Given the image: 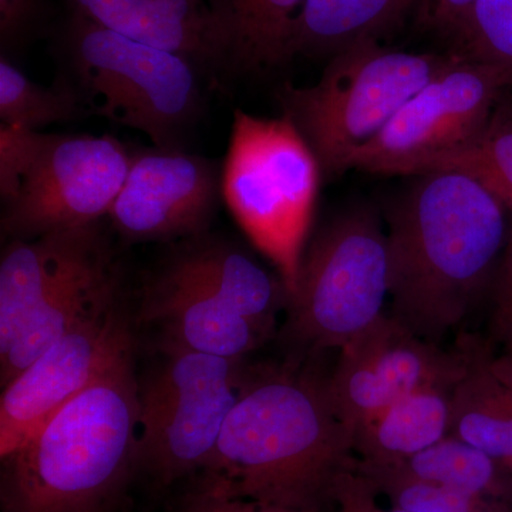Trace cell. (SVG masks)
<instances>
[{"label":"cell","mask_w":512,"mask_h":512,"mask_svg":"<svg viewBox=\"0 0 512 512\" xmlns=\"http://www.w3.org/2000/svg\"><path fill=\"white\" fill-rule=\"evenodd\" d=\"M355 431L328 380L289 366L245 376L201 487L271 507L322 512L356 470Z\"/></svg>","instance_id":"cell-1"},{"label":"cell","mask_w":512,"mask_h":512,"mask_svg":"<svg viewBox=\"0 0 512 512\" xmlns=\"http://www.w3.org/2000/svg\"><path fill=\"white\" fill-rule=\"evenodd\" d=\"M387 212L392 316L439 343L498 271L511 225L503 202L456 170L414 175Z\"/></svg>","instance_id":"cell-2"},{"label":"cell","mask_w":512,"mask_h":512,"mask_svg":"<svg viewBox=\"0 0 512 512\" xmlns=\"http://www.w3.org/2000/svg\"><path fill=\"white\" fill-rule=\"evenodd\" d=\"M131 355L2 458V512H109L137 467Z\"/></svg>","instance_id":"cell-3"},{"label":"cell","mask_w":512,"mask_h":512,"mask_svg":"<svg viewBox=\"0 0 512 512\" xmlns=\"http://www.w3.org/2000/svg\"><path fill=\"white\" fill-rule=\"evenodd\" d=\"M320 175L318 158L288 117L235 111L221 167L222 198L252 245L275 266L289 299L298 289Z\"/></svg>","instance_id":"cell-4"},{"label":"cell","mask_w":512,"mask_h":512,"mask_svg":"<svg viewBox=\"0 0 512 512\" xmlns=\"http://www.w3.org/2000/svg\"><path fill=\"white\" fill-rule=\"evenodd\" d=\"M131 153L110 136L46 134L0 124L2 229L32 239L107 217Z\"/></svg>","instance_id":"cell-5"},{"label":"cell","mask_w":512,"mask_h":512,"mask_svg":"<svg viewBox=\"0 0 512 512\" xmlns=\"http://www.w3.org/2000/svg\"><path fill=\"white\" fill-rule=\"evenodd\" d=\"M67 76L87 113L141 131L154 147L183 148L202 113L204 72L192 60L73 16Z\"/></svg>","instance_id":"cell-6"},{"label":"cell","mask_w":512,"mask_h":512,"mask_svg":"<svg viewBox=\"0 0 512 512\" xmlns=\"http://www.w3.org/2000/svg\"><path fill=\"white\" fill-rule=\"evenodd\" d=\"M450 56L390 50L379 42L350 46L330 57L318 82L286 83L276 93L282 113L308 141L322 174L350 170V161L373 140Z\"/></svg>","instance_id":"cell-7"},{"label":"cell","mask_w":512,"mask_h":512,"mask_svg":"<svg viewBox=\"0 0 512 512\" xmlns=\"http://www.w3.org/2000/svg\"><path fill=\"white\" fill-rule=\"evenodd\" d=\"M387 298L386 232L370 208H352L306 249L282 333L301 349L340 350L382 318Z\"/></svg>","instance_id":"cell-8"},{"label":"cell","mask_w":512,"mask_h":512,"mask_svg":"<svg viewBox=\"0 0 512 512\" xmlns=\"http://www.w3.org/2000/svg\"><path fill=\"white\" fill-rule=\"evenodd\" d=\"M164 362L138 384L137 467L168 487L207 466L237 403L242 359L163 348Z\"/></svg>","instance_id":"cell-9"},{"label":"cell","mask_w":512,"mask_h":512,"mask_svg":"<svg viewBox=\"0 0 512 512\" xmlns=\"http://www.w3.org/2000/svg\"><path fill=\"white\" fill-rule=\"evenodd\" d=\"M510 77L454 52L450 63L397 111L350 161V170L419 175L476 140L494 116Z\"/></svg>","instance_id":"cell-10"},{"label":"cell","mask_w":512,"mask_h":512,"mask_svg":"<svg viewBox=\"0 0 512 512\" xmlns=\"http://www.w3.org/2000/svg\"><path fill=\"white\" fill-rule=\"evenodd\" d=\"M470 342L457 352L420 338L392 315L340 349L328 379L330 399L340 419L355 431L390 404L424 387L454 390L470 366Z\"/></svg>","instance_id":"cell-11"},{"label":"cell","mask_w":512,"mask_h":512,"mask_svg":"<svg viewBox=\"0 0 512 512\" xmlns=\"http://www.w3.org/2000/svg\"><path fill=\"white\" fill-rule=\"evenodd\" d=\"M131 355L117 306L87 319L30 363L0 397V457H8L62 407Z\"/></svg>","instance_id":"cell-12"},{"label":"cell","mask_w":512,"mask_h":512,"mask_svg":"<svg viewBox=\"0 0 512 512\" xmlns=\"http://www.w3.org/2000/svg\"><path fill=\"white\" fill-rule=\"evenodd\" d=\"M222 198L221 168L183 148L131 153L123 187L109 211L128 242L174 241L205 234Z\"/></svg>","instance_id":"cell-13"},{"label":"cell","mask_w":512,"mask_h":512,"mask_svg":"<svg viewBox=\"0 0 512 512\" xmlns=\"http://www.w3.org/2000/svg\"><path fill=\"white\" fill-rule=\"evenodd\" d=\"M143 318L164 330L163 348L242 359L266 342L173 255L147 285Z\"/></svg>","instance_id":"cell-14"},{"label":"cell","mask_w":512,"mask_h":512,"mask_svg":"<svg viewBox=\"0 0 512 512\" xmlns=\"http://www.w3.org/2000/svg\"><path fill=\"white\" fill-rule=\"evenodd\" d=\"M73 16L192 60L208 80L227 73L224 45L205 0H70Z\"/></svg>","instance_id":"cell-15"},{"label":"cell","mask_w":512,"mask_h":512,"mask_svg":"<svg viewBox=\"0 0 512 512\" xmlns=\"http://www.w3.org/2000/svg\"><path fill=\"white\" fill-rule=\"evenodd\" d=\"M104 242L99 222L10 241L0 261V356L47 293Z\"/></svg>","instance_id":"cell-16"},{"label":"cell","mask_w":512,"mask_h":512,"mask_svg":"<svg viewBox=\"0 0 512 512\" xmlns=\"http://www.w3.org/2000/svg\"><path fill=\"white\" fill-rule=\"evenodd\" d=\"M119 274L109 244L77 266L33 309L15 342L0 356L2 387L87 319L116 305Z\"/></svg>","instance_id":"cell-17"},{"label":"cell","mask_w":512,"mask_h":512,"mask_svg":"<svg viewBox=\"0 0 512 512\" xmlns=\"http://www.w3.org/2000/svg\"><path fill=\"white\" fill-rule=\"evenodd\" d=\"M174 255L229 309L271 338L278 313L289 303L281 276L266 271L244 249L207 232L188 238Z\"/></svg>","instance_id":"cell-18"},{"label":"cell","mask_w":512,"mask_h":512,"mask_svg":"<svg viewBox=\"0 0 512 512\" xmlns=\"http://www.w3.org/2000/svg\"><path fill=\"white\" fill-rule=\"evenodd\" d=\"M220 32L227 73L276 69L292 59L296 20L306 0H205Z\"/></svg>","instance_id":"cell-19"},{"label":"cell","mask_w":512,"mask_h":512,"mask_svg":"<svg viewBox=\"0 0 512 512\" xmlns=\"http://www.w3.org/2000/svg\"><path fill=\"white\" fill-rule=\"evenodd\" d=\"M451 393L424 387L400 397L355 433L357 460L394 464L409 460L450 434Z\"/></svg>","instance_id":"cell-20"},{"label":"cell","mask_w":512,"mask_h":512,"mask_svg":"<svg viewBox=\"0 0 512 512\" xmlns=\"http://www.w3.org/2000/svg\"><path fill=\"white\" fill-rule=\"evenodd\" d=\"M470 366L451 393L450 436L493 457L512 474V392L491 372V352L470 340Z\"/></svg>","instance_id":"cell-21"},{"label":"cell","mask_w":512,"mask_h":512,"mask_svg":"<svg viewBox=\"0 0 512 512\" xmlns=\"http://www.w3.org/2000/svg\"><path fill=\"white\" fill-rule=\"evenodd\" d=\"M420 0H306L292 37L293 57L335 56L350 46L379 42Z\"/></svg>","instance_id":"cell-22"},{"label":"cell","mask_w":512,"mask_h":512,"mask_svg":"<svg viewBox=\"0 0 512 512\" xmlns=\"http://www.w3.org/2000/svg\"><path fill=\"white\" fill-rule=\"evenodd\" d=\"M399 464L424 480L512 507L510 471L480 448L450 434Z\"/></svg>","instance_id":"cell-23"},{"label":"cell","mask_w":512,"mask_h":512,"mask_svg":"<svg viewBox=\"0 0 512 512\" xmlns=\"http://www.w3.org/2000/svg\"><path fill=\"white\" fill-rule=\"evenodd\" d=\"M356 473L390 507L409 512H512L511 505L485 500L436 481L414 476L402 464L357 460Z\"/></svg>","instance_id":"cell-24"},{"label":"cell","mask_w":512,"mask_h":512,"mask_svg":"<svg viewBox=\"0 0 512 512\" xmlns=\"http://www.w3.org/2000/svg\"><path fill=\"white\" fill-rule=\"evenodd\" d=\"M87 109L66 79L55 86H40L19 67L0 59V120L6 126L40 131V128L87 116Z\"/></svg>","instance_id":"cell-25"},{"label":"cell","mask_w":512,"mask_h":512,"mask_svg":"<svg viewBox=\"0 0 512 512\" xmlns=\"http://www.w3.org/2000/svg\"><path fill=\"white\" fill-rule=\"evenodd\" d=\"M434 170H456L476 178L512 212V111H495L476 140L434 161L424 173Z\"/></svg>","instance_id":"cell-26"},{"label":"cell","mask_w":512,"mask_h":512,"mask_svg":"<svg viewBox=\"0 0 512 512\" xmlns=\"http://www.w3.org/2000/svg\"><path fill=\"white\" fill-rule=\"evenodd\" d=\"M454 37L458 55L493 66L512 80V0H477Z\"/></svg>","instance_id":"cell-27"},{"label":"cell","mask_w":512,"mask_h":512,"mask_svg":"<svg viewBox=\"0 0 512 512\" xmlns=\"http://www.w3.org/2000/svg\"><path fill=\"white\" fill-rule=\"evenodd\" d=\"M180 512H303L286 510V508L271 507L254 501L241 500V498L227 497V495L214 493L201 485L185 495Z\"/></svg>","instance_id":"cell-28"},{"label":"cell","mask_w":512,"mask_h":512,"mask_svg":"<svg viewBox=\"0 0 512 512\" xmlns=\"http://www.w3.org/2000/svg\"><path fill=\"white\" fill-rule=\"evenodd\" d=\"M477 0H420L417 10L426 28L456 36Z\"/></svg>","instance_id":"cell-29"},{"label":"cell","mask_w":512,"mask_h":512,"mask_svg":"<svg viewBox=\"0 0 512 512\" xmlns=\"http://www.w3.org/2000/svg\"><path fill=\"white\" fill-rule=\"evenodd\" d=\"M39 0H0V37L2 45L18 42L28 32L37 12Z\"/></svg>","instance_id":"cell-30"},{"label":"cell","mask_w":512,"mask_h":512,"mask_svg":"<svg viewBox=\"0 0 512 512\" xmlns=\"http://www.w3.org/2000/svg\"><path fill=\"white\" fill-rule=\"evenodd\" d=\"M376 498L377 495L355 470L340 484L336 495V508L338 512H409L380 507Z\"/></svg>","instance_id":"cell-31"},{"label":"cell","mask_w":512,"mask_h":512,"mask_svg":"<svg viewBox=\"0 0 512 512\" xmlns=\"http://www.w3.org/2000/svg\"><path fill=\"white\" fill-rule=\"evenodd\" d=\"M488 363L494 376L512 392V342H504V350L500 355L491 353Z\"/></svg>","instance_id":"cell-32"},{"label":"cell","mask_w":512,"mask_h":512,"mask_svg":"<svg viewBox=\"0 0 512 512\" xmlns=\"http://www.w3.org/2000/svg\"><path fill=\"white\" fill-rule=\"evenodd\" d=\"M512 278V225L508 234L507 245H505L503 258L498 266L497 279Z\"/></svg>","instance_id":"cell-33"},{"label":"cell","mask_w":512,"mask_h":512,"mask_svg":"<svg viewBox=\"0 0 512 512\" xmlns=\"http://www.w3.org/2000/svg\"><path fill=\"white\" fill-rule=\"evenodd\" d=\"M504 342H512V339L504 340Z\"/></svg>","instance_id":"cell-34"}]
</instances>
